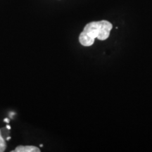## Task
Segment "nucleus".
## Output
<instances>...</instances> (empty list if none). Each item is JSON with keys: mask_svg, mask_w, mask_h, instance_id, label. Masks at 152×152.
Returning <instances> with one entry per match:
<instances>
[{"mask_svg": "<svg viewBox=\"0 0 152 152\" xmlns=\"http://www.w3.org/2000/svg\"><path fill=\"white\" fill-rule=\"evenodd\" d=\"M113 28V25L109 21L102 20L99 21V34L97 39L104 41L108 39Z\"/></svg>", "mask_w": 152, "mask_h": 152, "instance_id": "f257e3e1", "label": "nucleus"}, {"mask_svg": "<svg viewBox=\"0 0 152 152\" xmlns=\"http://www.w3.org/2000/svg\"><path fill=\"white\" fill-rule=\"evenodd\" d=\"M83 33L94 39L97 38L99 34V21H93L87 23L85 26Z\"/></svg>", "mask_w": 152, "mask_h": 152, "instance_id": "f03ea898", "label": "nucleus"}, {"mask_svg": "<svg viewBox=\"0 0 152 152\" xmlns=\"http://www.w3.org/2000/svg\"><path fill=\"white\" fill-rule=\"evenodd\" d=\"M40 149L39 148L35 147V146L32 145H27V146H23L20 145L18 146L16 149L11 152H39Z\"/></svg>", "mask_w": 152, "mask_h": 152, "instance_id": "7ed1b4c3", "label": "nucleus"}, {"mask_svg": "<svg viewBox=\"0 0 152 152\" xmlns=\"http://www.w3.org/2000/svg\"><path fill=\"white\" fill-rule=\"evenodd\" d=\"M95 39H92L89 37L88 35H87L86 34H85L84 33H80V35L79 36V42L84 47H90L94 44Z\"/></svg>", "mask_w": 152, "mask_h": 152, "instance_id": "20e7f679", "label": "nucleus"}, {"mask_svg": "<svg viewBox=\"0 0 152 152\" xmlns=\"http://www.w3.org/2000/svg\"><path fill=\"white\" fill-rule=\"evenodd\" d=\"M7 149V144H6L4 138L1 135V129H0V152L4 151Z\"/></svg>", "mask_w": 152, "mask_h": 152, "instance_id": "39448f33", "label": "nucleus"}, {"mask_svg": "<svg viewBox=\"0 0 152 152\" xmlns=\"http://www.w3.org/2000/svg\"><path fill=\"white\" fill-rule=\"evenodd\" d=\"M4 122H6V123H8L9 122V118H5L4 120Z\"/></svg>", "mask_w": 152, "mask_h": 152, "instance_id": "423d86ee", "label": "nucleus"}, {"mask_svg": "<svg viewBox=\"0 0 152 152\" xmlns=\"http://www.w3.org/2000/svg\"><path fill=\"white\" fill-rule=\"evenodd\" d=\"M6 128L7 129H8V130H11V127H10V125H7V126H6Z\"/></svg>", "mask_w": 152, "mask_h": 152, "instance_id": "0eeeda50", "label": "nucleus"}, {"mask_svg": "<svg viewBox=\"0 0 152 152\" xmlns=\"http://www.w3.org/2000/svg\"><path fill=\"white\" fill-rule=\"evenodd\" d=\"M10 139H11V137H7V139H6V140H7V141H9V140H10Z\"/></svg>", "mask_w": 152, "mask_h": 152, "instance_id": "6e6552de", "label": "nucleus"}, {"mask_svg": "<svg viewBox=\"0 0 152 152\" xmlns=\"http://www.w3.org/2000/svg\"><path fill=\"white\" fill-rule=\"evenodd\" d=\"M39 147H43V144H40V145H39Z\"/></svg>", "mask_w": 152, "mask_h": 152, "instance_id": "1a4fd4ad", "label": "nucleus"}]
</instances>
